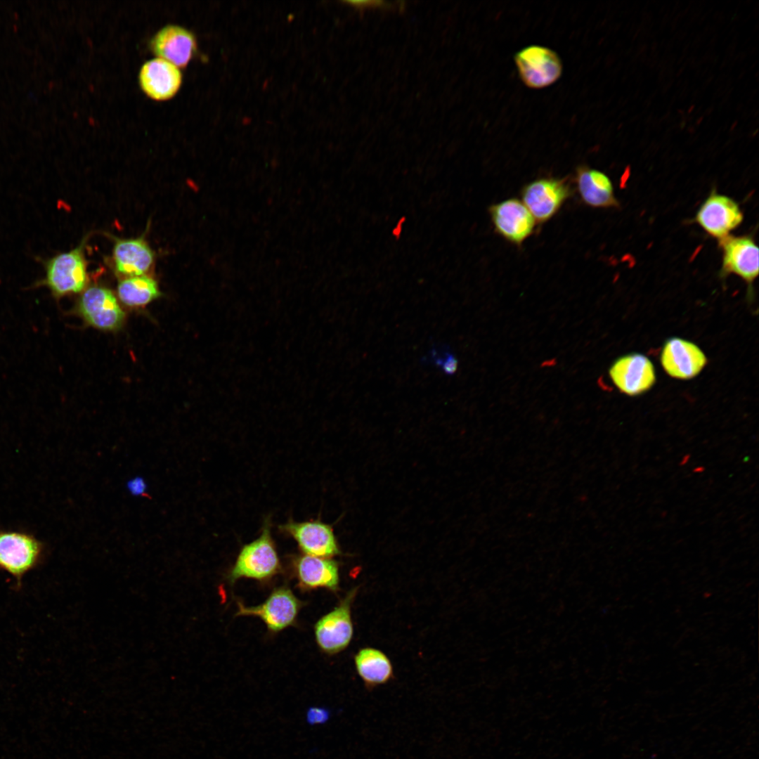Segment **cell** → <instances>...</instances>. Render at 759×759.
<instances>
[{"mask_svg": "<svg viewBox=\"0 0 759 759\" xmlns=\"http://www.w3.org/2000/svg\"><path fill=\"white\" fill-rule=\"evenodd\" d=\"M87 238L88 235L84 237L71 250L41 259L44 276L37 282V285L48 288L57 299L82 292L89 282L84 252Z\"/></svg>", "mask_w": 759, "mask_h": 759, "instance_id": "cell-1", "label": "cell"}, {"mask_svg": "<svg viewBox=\"0 0 759 759\" xmlns=\"http://www.w3.org/2000/svg\"><path fill=\"white\" fill-rule=\"evenodd\" d=\"M281 570L270 523L266 521L260 536L241 547L226 578L231 585L240 578L266 581L280 573Z\"/></svg>", "mask_w": 759, "mask_h": 759, "instance_id": "cell-2", "label": "cell"}, {"mask_svg": "<svg viewBox=\"0 0 759 759\" xmlns=\"http://www.w3.org/2000/svg\"><path fill=\"white\" fill-rule=\"evenodd\" d=\"M44 556L43 543L32 535L0 531V569L13 577L16 590L21 588L25 575L37 568Z\"/></svg>", "mask_w": 759, "mask_h": 759, "instance_id": "cell-3", "label": "cell"}, {"mask_svg": "<svg viewBox=\"0 0 759 759\" xmlns=\"http://www.w3.org/2000/svg\"><path fill=\"white\" fill-rule=\"evenodd\" d=\"M236 604L235 616L259 617L273 633L294 625L303 606L302 602L287 585L273 590L266 599L257 606H246L240 601Z\"/></svg>", "mask_w": 759, "mask_h": 759, "instance_id": "cell-4", "label": "cell"}, {"mask_svg": "<svg viewBox=\"0 0 759 759\" xmlns=\"http://www.w3.org/2000/svg\"><path fill=\"white\" fill-rule=\"evenodd\" d=\"M77 313L89 325L103 331H116L125 320V313L112 292L103 286L86 288L76 304Z\"/></svg>", "mask_w": 759, "mask_h": 759, "instance_id": "cell-5", "label": "cell"}, {"mask_svg": "<svg viewBox=\"0 0 759 759\" xmlns=\"http://www.w3.org/2000/svg\"><path fill=\"white\" fill-rule=\"evenodd\" d=\"M356 592L357 588L351 589L337 606L316 621L315 638L323 652L337 654L351 642L353 634L351 605Z\"/></svg>", "mask_w": 759, "mask_h": 759, "instance_id": "cell-6", "label": "cell"}, {"mask_svg": "<svg viewBox=\"0 0 759 759\" xmlns=\"http://www.w3.org/2000/svg\"><path fill=\"white\" fill-rule=\"evenodd\" d=\"M744 218L737 202L713 189L693 219L709 236L719 240L731 235L742 223Z\"/></svg>", "mask_w": 759, "mask_h": 759, "instance_id": "cell-7", "label": "cell"}, {"mask_svg": "<svg viewBox=\"0 0 759 759\" xmlns=\"http://www.w3.org/2000/svg\"><path fill=\"white\" fill-rule=\"evenodd\" d=\"M718 247L722 253L719 276L737 275L751 287L759 271V250L753 237L729 235L718 240Z\"/></svg>", "mask_w": 759, "mask_h": 759, "instance_id": "cell-8", "label": "cell"}, {"mask_svg": "<svg viewBox=\"0 0 759 759\" xmlns=\"http://www.w3.org/2000/svg\"><path fill=\"white\" fill-rule=\"evenodd\" d=\"M571 195L567 180L557 178L534 180L521 191L522 202L538 223L552 219Z\"/></svg>", "mask_w": 759, "mask_h": 759, "instance_id": "cell-9", "label": "cell"}, {"mask_svg": "<svg viewBox=\"0 0 759 759\" xmlns=\"http://www.w3.org/2000/svg\"><path fill=\"white\" fill-rule=\"evenodd\" d=\"M514 61L522 82L530 88L546 87L555 82L562 74L559 57L547 47L527 46L516 53Z\"/></svg>", "mask_w": 759, "mask_h": 759, "instance_id": "cell-10", "label": "cell"}, {"mask_svg": "<svg viewBox=\"0 0 759 759\" xmlns=\"http://www.w3.org/2000/svg\"><path fill=\"white\" fill-rule=\"evenodd\" d=\"M278 528L292 537L304 554L331 558L341 553L332 527L320 520L297 522L290 519Z\"/></svg>", "mask_w": 759, "mask_h": 759, "instance_id": "cell-11", "label": "cell"}, {"mask_svg": "<svg viewBox=\"0 0 759 759\" xmlns=\"http://www.w3.org/2000/svg\"><path fill=\"white\" fill-rule=\"evenodd\" d=\"M488 210L495 231L508 242L521 245L533 234L536 221L519 199H507Z\"/></svg>", "mask_w": 759, "mask_h": 759, "instance_id": "cell-12", "label": "cell"}, {"mask_svg": "<svg viewBox=\"0 0 759 759\" xmlns=\"http://www.w3.org/2000/svg\"><path fill=\"white\" fill-rule=\"evenodd\" d=\"M609 375L620 391L631 396L647 391L656 382L652 362L641 353H630L618 358L610 367Z\"/></svg>", "mask_w": 759, "mask_h": 759, "instance_id": "cell-13", "label": "cell"}, {"mask_svg": "<svg viewBox=\"0 0 759 759\" xmlns=\"http://www.w3.org/2000/svg\"><path fill=\"white\" fill-rule=\"evenodd\" d=\"M660 360L665 372L679 379L695 377L707 363L705 353L696 344L679 337L665 342Z\"/></svg>", "mask_w": 759, "mask_h": 759, "instance_id": "cell-14", "label": "cell"}, {"mask_svg": "<svg viewBox=\"0 0 759 759\" xmlns=\"http://www.w3.org/2000/svg\"><path fill=\"white\" fill-rule=\"evenodd\" d=\"M290 563L292 573L301 589L325 588L331 591L339 589V566L331 558L296 554L292 556Z\"/></svg>", "mask_w": 759, "mask_h": 759, "instance_id": "cell-15", "label": "cell"}, {"mask_svg": "<svg viewBox=\"0 0 759 759\" xmlns=\"http://www.w3.org/2000/svg\"><path fill=\"white\" fill-rule=\"evenodd\" d=\"M112 261L115 271L122 278L147 275L155 262V254L143 237L114 238Z\"/></svg>", "mask_w": 759, "mask_h": 759, "instance_id": "cell-16", "label": "cell"}, {"mask_svg": "<svg viewBox=\"0 0 759 759\" xmlns=\"http://www.w3.org/2000/svg\"><path fill=\"white\" fill-rule=\"evenodd\" d=\"M182 74L173 63L161 58L146 61L139 72V82L143 91L155 100H166L179 90Z\"/></svg>", "mask_w": 759, "mask_h": 759, "instance_id": "cell-17", "label": "cell"}, {"mask_svg": "<svg viewBox=\"0 0 759 759\" xmlns=\"http://www.w3.org/2000/svg\"><path fill=\"white\" fill-rule=\"evenodd\" d=\"M154 53L177 67H183L190 60L195 49V39L191 32L176 25L160 29L151 40Z\"/></svg>", "mask_w": 759, "mask_h": 759, "instance_id": "cell-18", "label": "cell"}, {"mask_svg": "<svg viewBox=\"0 0 759 759\" xmlns=\"http://www.w3.org/2000/svg\"><path fill=\"white\" fill-rule=\"evenodd\" d=\"M576 188L582 201L594 208H618L613 183L604 172L586 166L577 168Z\"/></svg>", "mask_w": 759, "mask_h": 759, "instance_id": "cell-19", "label": "cell"}, {"mask_svg": "<svg viewBox=\"0 0 759 759\" xmlns=\"http://www.w3.org/2000/svg\"><path fill=\"white\" fill-rule=\"evenodd\" d=\"M354 662L358 675L369 689L384 685L393 677L389 659L377 649H361L354 656Z\"/></svg>", "mask_w": 759, "mask_h": 759, "instance_id": "cell-20", "label": "cell"}, {"mask_svg": "<svg viewBox=\"0 0 759 759\" xmlns=\"http://www.w3.org/2000/svg\"><path fill=\"white\" fill-rule=\"evenodd\" d=\"M117 293L120 301L130 308L144 307L161 295L157 281L148 275L122 278Z\"/></svg>", "mask_w": 759, "mask_h": 759, "instance_id": "cell-21", "label": "cell"}, {"mask_svg": "<svg viewBox=\"0 0 759 759\" xmlns=\"http://www.w3.org/2000/svg\"><path fill=\"white\" fill-rule=\"evenodd\" d=\"M331 717V711L325 707L313 706L306 713V721L310 725H323Z\"/></svg>", "mask_w": 759, "mask_h": 759, "instance_id": "cell-22", "label": "cell"}, {"mask_svg": "<svg viewBox=\"0 0 759 759\" xmlns=\"http://www.w3.org/2000/svg\"><path fill=\"white\" fill-rule=\"evenodd\" d=\"M126 488L132 495L142 496L146 493L148 485L143 477L135 476L127 481Z\"/></svg>", "mask_w": 759, "mask_h": 759, "instance_id": "cell-23", "label": "cell"}, {"mask_svg": "<svg viewBox=\"0 0 759 759\" xmlns=\"http://www.w3.org/2000/svg\"><path fill=\"white\" fill-rule=\"evenodd\" d=\"M690 458H691V455H690V454H685V455H684V456L682 457V458L681 459L680 462H679V465H680V466H684V465H685L686 464H687V463H688V462H689V459H690Z\"/></svg>", "mask_w": 759, "mask_h": 759, "instance_id": "cell-24", "label": "cell"}, {"mask_svg": "<svg viewBox=\"0 0 759 759\" xmlns=\"http://www.w3.org/2000/svg\"><path fill=\"white\" fill-rule=\"evenodd\" d=\"M704 471H705V467L703 466H698V467H696L695 468L693 469V472L694 473H702Z\"/></svg>", "mask_w": 759, "mask_h": 759, "instance_id": "cell-25", "label": "cell"}]
</instances>
